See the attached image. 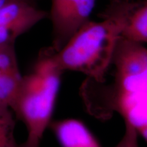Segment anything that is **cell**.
<instances>
[{"label": "cell", "mask_w": 147, "mask_h": 147, "mask_svg": "<svg viewBox=\"0 0 147 147\" xmlns=\"http://www.w3.org/2000/svg\"><path fill=\"white\" fill-rule=\"evenodd\" d=\"M139 1L113 0L102 21L84 24L55 52V59L61 70L80 72L97 82H104L112 66L117 42Z\"/></svg>", "instance_id": "1"}, {"label": "cell", "mask_w": 147, "mask_h": 147, "mask_svg": "<svg viewBox=\"0 0 147 147\" xmlns=\"http://www.w3.org/2000/svg\"><path fill=\"white\" fill-rule=\"evenodd\" d=\"M55 52L52 47L40 51L32 70L22 77L12 110L25 124L27 138L41 140L51 123L64 72Z\"/></svg>", "instance_id": "2"}, {"label": "cell", "mask_w": 147, "mask_h": 147, "mask_svg": "<svg viewBox=\"0 0 147 147\" xmlns=\"http://www.w3.org/2000/svg\"><path fill=\"white\" fill-rule=\"evenodd\" d=\"M112 65L115 68L116 103L125 97L147 95V46L121 36Z\"/></svg>", "instance_id": "3"}, {"label": "cell", "mask_w": 147, "mask_h": 147, "mask_svg": "<svg viewBox=\"0 0 147 147\" xmlns=\"http://www.w3.org/2000/svg\"><path fill=\"white\" fill-rule=\"evenodd\" d=\"M96 0H52L53 49L59 51L85 23L95 6Z\"/></svg>", "instance_id": "4"}, {"label": "cell", "mask_w": 147, "mask_h": 147, "mask_svg": "<svg viewBox=\"0 0 147 147\" xmlns=\"http://www.w3.org/2000/svg\"><path fill=\"white\" fill-rule=\"evenodd\" d=\"M48 16L30 1L18 0L0 8V47L14 45L16 40Z\"/></svg>", "instance_id": "5"}, {"label": "cell", "mask_w": 147, "mask_h": 147, "mask_svg": "<svg viewBox=\"0 0 147 147\" xmlns=\"http://www.w3.org/2000/svg\"><path fill=\"white\" fill-rule=\"evenodd\" d=\"M50 126L61 147H102L89 129L78 119L54 121Z\"/></svg>", "instance_id": "6"}, {"label": "cell", "mask_w": 147, "mask_h": 147, "mask_svg": "<svg viewBox=\"0 0 147 147\" xmlns=\"http://www.w3.org/2000/svg\"><path fill=\"white\" fill-rule=\"evenodd\" d=\"M116 107L125 121L135 128L147 125V95L125 97L118 101Z\"/></svg>", "instance_id": "7"}, {"label": "cell", "mask_w": 147, "mask_h": 147, "mask_svg": "<svg viewBox=\"0 0 147 147\" xmlns=\"http://www.w3.org/2000/svg\"><path fill=\"white\" fill-rule=\"evenodd\" d=\"M121 36L147 46V0H140L129 16Z\"/></svg>", "instance_id": "8"}, {"label": "cell", "mask_w": 147, "mask_h": 147, "mask_svg": "<svg viewBox=\"0 0 147 147\" xmlns=\"http://www.w3.org/2000/svg\"><path fill=\"white\" fill-rule=\"evenodd\" d=\"M10 106L0 102V147H18L14 136L16 120Z\"/></svg>", "instance_id": "9"}, {"label": "cell", "mask_w": 147, "mask_h": 147, "mask_svg": "<svg viewBox=\"0 0 147 147\" xmlns=\"http://www.w3.org/2000/svg\"><path fill=\"white\" fill-rule=\"evenodd\" d=\"M22 75H16L0 68V102L12 109L17 96Z\"/></svg>", "instance_id": "10"}, {"label": "cell", "mask_w": 147, "mask_h": 147, "mask_svg": "<svg viewBox=\"0 0 147 147\" xmlns=\"http://www.w3.org/2000/svg\"><path fill=\"white\" fill-rule=\"evenodd\" d=\"M0 68L16 75H21L16 59L14 45L0 47Z\"/></svg>", "instance_id": "11"}, {"label": "cell", "mask_w": 147, "mask_h": 147, "mask_svg": "<svg viewBox=\"0 0 147 147\" xmlns=\"http://www.w3.org/2000/svg\"><path fill=\"white\" fill-rule=\"evenodd\" d=\"M138 134L136 129L129 123L125 122V131L116 147H136L138 145Z\"/></svg>", "instance_id": "12"}, {"label": "cell", "mask_w": 147, "mask_h": 147, "mask_svg": "<svg viewBox=\"0 0 147 147\" xmlns=\"http://www.w3.org/2000/svg\"><path fill=\"white\" fill-rule=\"evenodd\" d=\"M40 140L27 138V140L23 143L18 144V147H40Z\"/></svg>", "instance_id": "13"}, {"label": "cell", "mask_w": 147, "mask_h": 147, "mask_svg": "<svg viewBox=\"0 0 147 147\" xmlns=\"http://www.w3.org/2000/svg\"><path fill=\"white\" fill-rule=\"evenodd\" d=\"M138 135L142 136L147 142V125H143L136 128Z\"/></svg>", "instance_id": "14"}, {"label": "cell", "mask_w": 147, "mask_h": 147, "mask_svg": "<svg viewBox=\"0 0 147 147\" xmlns=\"http://www.w3.org/2000/svg\"><path fill=\"white\" fill-rule=\"evenodd\" d=\"M14 1H18V0H0V8H1L3 5L8 4V3ZM25 1H28L31 2V0H25Z\"/></svg>", "instance_id": "15"}, {"label": "cell", "mask_w": 147, "mask_h": 147, "mask_svg": "<svg viewBox=\"0 0 147 147\" xmlns=\"http://www.w3.org/2000/svg\"><path fill=\"white\" fill-rule=\"evenodd\" d=\"M136 147H140V146H139V144H138V146H137Z\"/></svg>", "instance_id": "16"}]
</instances>
